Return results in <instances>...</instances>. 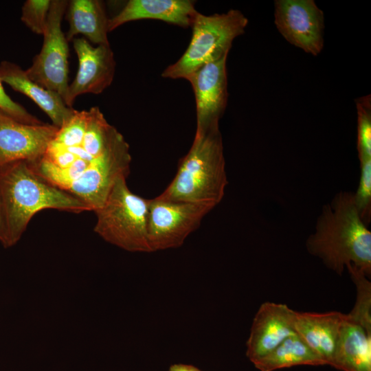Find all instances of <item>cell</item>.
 <instances>
[{
  "label": "cell",
  "mask_w": 371,
  "mask_h": 371,
  "mask_svg": "<svg viewBox=\"0 0 371 371\" xmlns=\"http://www.w3.org/2000/svg\"><path fill=\"white\" fill-rule=\"evenodd\" d=\"M29 163L44 180L95 211L117 179L128 177L131 155L123 135L93 106L76 110L58 129L43 155Z\"/></svg>",
  "instance_id": "6da1fadb"
},
{
  "label": "cell",
  "mask_w": 371,
  "mask_h": 371,
  "mask_svg": "<svg viewBox=\"0 0 371 371\" xmlns=\"http://www.w3.org/2000/svg\"><path fill=\"white\" fill-rule=\"evenodd\" d=\"M306 247L340 276L345 267L352 265L370 277L371 232L359 216L354 192L340 191L322 207Z\"/></svg>",
  "instance_id": "7a4b0ae2"
},
{
  "label": "cell",
  "mask_w": 371,
  "mask_h": 371,
  "mask_svg": "<svg viewBox=\"0 0 371 371\" xmlns=\"http://www.w3.org/2000/svg\"><path fill=\"white\" fill-rule=\"evenodd\" d=\"M0 196L8 247L21 239L30 220L41 210L54 209L73 213L91 211L79 199L38 176L26 161L0 166Z\"/></svg>",
  "instance_id": "3957f363"
},
{
  "label": "cell",
  "mask_w": 371,
  "mask_h": 371,
  "mask_svg": "<svg viewBox=\"0 0 371 371\" xmlns=\"http://www.w3.org/2000/svg\"><path fill=\"white\" fill-rule=\"evenodd\" d=\"M227 183L222 136L216 127L195 133L175 177L157 198L214 208L222 201Z\"/></svg>",
  "instance_id": "277c9868"
},
{
  "label": "cell",
  "mask_w": 371,
  "mask_h": 371,
  "mask_svg": "<svg viewBox=\"0 0 371 371\" xmlns=\"http://www.w3.org/2000/svg\"><path fill=\"white\" fill-rule=\"evenodd\" d=\"M126 177L115 181L98 209L94 232L105 241L131 252H151L148 240L149 199L128 188Z\"/></svg>",
  "instance_id": "5b68a950"
},
{
  "label": "cell",
  "mask_w": 371,
  "mask_h": 371,
  "mask_svg": "<svg viewBox=\"0 0 371 371\" xmlns=\"http://www.w3.org/2000/svg\"><path fill=\"white\" fill-rule=\"evenodd\" d=\"M247 24V18L238 10L208 16L197 12L187 49L165 69L162 77L186 79L202 66L227 56L233 41L244 34Z\"/></svg>",
  "instance_id": "8992f818"
},
{
  "label": "cell",
  "mask_w": 371,
  "mask_h": 371,
  "mask_svg": "<svg viewBox=\"0 0 371 371\" xmlns=\"http://www.w3.org/2000/svg\"><path fill=\"white\" fill-rule=\"evenodd\" d=\"M67 5L66 0L51 1L41 50L25 70L32 80L59 93L63 100L69 87V46L61 22Z\"/></svg>",
  "instance_id": "52a82bcc"
},
{
  "label": "cell",
  "mask_w": 371,
  "mask_h": 371,
  "mask_svg": "<svg viewBox=\"0 0 371 371\" xmlns=\"http://www.w3.org/2000/svg\"><path fill=\"white\" fill-rule=\"evenodd\" d=\"M212 209L205 204L149 199L148 240L151 252L181 246Z\"/></svg>",
  "instance_id": "ba28073f"
},
{
  "label": "cell",
  "mask_w": 371,
  "mask_h": 371,
  "mask_svg": "<svg viewBox=\"0 0 371 371\" xmlns=\"http://www.w3.org/2000/svg\"><path fill=\"white\" fill-rule=\"evenodd\" d=\"M274 23L290 44L317 56L324 48V14L313 0H276Z\"/></svg>",
  "instance_id": "9c48e42d"
},
{
  "label": "cell",
  "mask_w": 371,
  "mask_h": 371,
  "mask_svg": "<svg viewBox=\"0 0 371 371\" xmlns=\"http://www.w3.org/2000/svg\"><path fill=\"white\" fill-rule=\"evenodd\" d=\"M227 56L207 63L186 79L194 93L196 112V133L219 127L227 102Z\"/></svg>",
  "instance_id": "30bf717a"
},
{
  "label": "cell",
  "mask_w": 371,
  "mask_h": 371,
  "mask_svg": "<svg viewBox=\"0 0 371 371\" xmlns=\"http://www.w3.org/2000/svg\"><path fill=\"white\" fill-rule=\"evenodd\" d=\"M72 41L78 67L64 99L71 108L77 96L99 94L106 89L113 80L115 69L114 54L109 45L93 47L85 38H75Z\"/></svg>",
  "instance_id": "8fae6325"
},
{
  "label": "cell",
  "mask_w": 371,
  "mask_h": 371,
  "mask_svg": "<svg viewBox=\"0 0 371 371\" xmlns=\"http://www.w3.org/2000/svg\"><path fill=\"white\" fill-rule=\"evenodd\" d=\"M58 129L52 124H24L0 110V166L38 159Z\"/></svg>",
  "instance_id": "7c38bea8"
},
{
  "label": "cell",
  "mask_w": 371,
  "mask_h": 371,
  "mask_svg": "<svg viewBox=\"0 0 371 371\" xmlns=\"http://www.w3.org/2000/svg\"><path fill=\"white\" fill-rule=\"evenodd\" d=\"M295 312L284 304L266 302L261 304L247 341L246 355L252 363L296 334L293 326Z\"/></svg>",
  "instance_id": "4fadbf2b"
},
{
  "label": "cell",
  "mask_w": 371,
  "mask_h": 371,
  "mask_svg": "<svg viewBox=\"0 0 371 371\" xmlns=\"http://www.w3.org/2000/svg\"><path fill=\"white\" fill-rule=\"evenodd\" d=\"M198 12L190 0H130L108 21L109 32L127 22L156 19L181 27L191 26Z\"/></svg>",
  "instance_id": "5bb4252c"
},
{
  "label": "cell",
  "mask_w": 371,
  "mask_h": 371,
  "mask_svg": "<svg viewBox=\"0 0 371 371\" xmlns=\"http://www.w3.org/2000/svg\"><path fill=\"white\" fill-rule=\"evenodd\" d=\"M344 313L295 312L296 334L324 361L332 365Z\"/></svg>",
  "instance_id": "9a60e30c"
},
{
  "label": "cell",
  "mask_w": 371,
  "mask_h": 371,
  "mask_svg": "<svg viewBox=\"0 0 371 371\" xmlns=\"http://www.w3.org/2000/svg\"><path fill=\"white\" fill-rule=\"evenodd\" d=\"M0 80L16 91L30 98L48 115L58 128L74 115L75 109L65 103L62 96L32 80L19 65L3 61L0 64Z\"/></svg>",
  "instance_id": "2e32d148"
},
{
  "label": "cell",
  "mask_w": 371,
  "mask_h": 371,
  "mask_svg": "<svg viewBox=\"0 0 371 371\" xmlns=\"http://www.w3.org/2000/svg\"><path fill=\"white\" fill-rule=\"evenodd\" d=\"M331 366L343 371H371V333L347 314Z\"/></svg>",
  "instance_id": "e0dca14e"
},
{
  "label": "cell",
  "mask_w": 371,
  "mask_h": 371,
  "mask_svg": "<svg viewBox=\"0 0 371 371\" xmlns=\"http://www.w3.org/2000/svg\"><path fill=\"white\" fill-rule=\"evenodd\" d=\"M67 10L69 29L65 36L68 42L82 34L98 45H109V19L100 1L71 0L68 1Z\"/></svg>",
  "instance_id": "ac0fdd59"
},
{
  "label": "cell",
  "mask_w": 371,
  "mask_h": 371,
  "mask_svg": "<svg viewBox=\"0 0 371 371\" xmlns=\"http://www.w3.org/2000/svg\"><path fill=\"white\" fill-rule=\"evenodd\" d=\"M253 364L260 371H274L300 365L322 366L325 363L295 334Z\"/></svg>",
  "instance_id": "d6986e66"
},
{
  "label": "cell",
  "mask_w": 371,
  "mask_h": 371,
  "mask_svg": "<svg viewBox=\"0 0 371 371\" xmlns=\"http://www.w3.org/2000/svg\"><path fill=\"white\" fill-rule=\"evenodd\" d=\"M346 269L357 290L355 306L347 315L371 333V283L366 274L356 267L348 265Z\"/></svg>",
  "instance_id": "ffe728a7"
},
{
  "label": "cell",
  "mask_w": 371,
  "mask_h": 371,
  "mask_svg": "<svg viewBox=\"0 0 371 371\" xmlns=\"http://www.w3.org/2000/svg\"><path fill=\"white\" fill-rule=\"evenodd\" d=\"M357 113V148L359 161L371 158V98L370 95L356 100Z\"/></svg>",
  "instance_id": "44dd1931"
},
{
  "label": "cell",
  "mask_w": 371,
  "mask_h": 371,
  "mask_svg": "<svg viewBox=\"0 0 371 371\" xmlns=\"http://www.w3.org/2000/svg\"><path fill=\"white\" fill-rule=\"evenodd\" d=\"M360 179L354 193L355 202L361 219L367 226L371 221V158L360 161Z\"/></svg>",
  "instance_id": "7402d4cb"
},
{
  "label": "cell",
  "mask_w": 371,
  "mask_h": 371,
  "mask_svg": "<svg viewBox=\"0 0 371 371\" xmlns=\"http://www.w3.org/2000/svg\"><path fill=\"white\" fill-rule=\"evenodd\" d=\"M51 0H27L22 7L21 19L33 32L43 34Z\"/></svg>",
  "instance_id": "603a6c76"
},
{
  "label": "cell",
  "mask_w": 371,
  "mask_h": 371,
  "mask_svg": "<svg viewBox=\"0 0 371 371\" xmlns=\"http://www.w3.org/2000/svg\"><path fill=\"white\" fill-rule=\"evenodd\" d=\"M0 110L20 122L28 124L42 123L36 117L30 113L23 106L13 101L5 93L0 80Z\"/></svg>",
  "instance_id": "cb8c5ba5"
},
{
  "label": "cell",
  "mask_w": 371,
  "mask_h": 371,
  "mask_svg": "<svg viewBox=\"0 0 371 371\" xmlns=\"http://www.w3.org/2000/svg\"><path fill=\"white\" fill-rule=\"evenodd\" d=\"M0 243L4 247L8 248L4 212H3V208L1 196H0Z\"/></svg>",
  "instance_id": "d4e9b609"
},
{
  "label": "cell",
  "mask_w": 371,
  "mask_h": 371,
  "mask_svg": "<svg viewBox=\"0 0 371 371\" xmlns=\"http://www.w3.org/2000/svg\"><path fill=\"white\" fill-rule=\"evenodd\" d=\"M169 371H201V370L192 365L176 363V364L172 365L170 367Z\"/></svg>",
  "instance_id": "484cf974"
}]
</instances>
